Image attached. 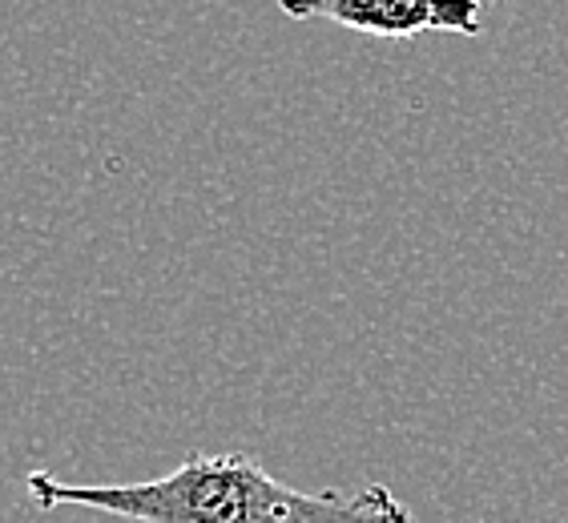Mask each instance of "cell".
I'll list each match as a JSON object with an SVG mask.
<instances>
[{
	"mask_svg": "<svg viewBox=\"0 0 568 523\" xmlns=\"http://www.w3.org/2000/svg\"><path fill=\"white\" fill-rule=\"evenodd\" d=\"M37 507H89L130 523H412L392 488L298 491L251 455H190L174 471L142 483H61L49 471L29 475Z\"/></svg>",
	"mask_w": 568,
	"mask_h": 523,
	"instance_id": "cell-1",
	"label": "cell"
},
{
	"mask_svg": "<svg viewBox=\"0 0 568 523\" xmlns=\"http://www.w3.org/2000/svg\"><path fill=\"white\" fill-rule=\"evenodd\" d=\"M291 21H331L351 33L407 41L419 33H484L476 0H278Z\"/></svg>",
	"mask_w": 568,
	"mask_h": 523,
	"instance_id": "cell-2",
	"label": "cell"
},
{
	"mask_svg": "<svg viewBox=\"0 0 568 523\" xmlns=\"http://www.w3.org/2000/svg\"><path fill=\"white\" fill-rule=\"evenodd\" d=\"M476 4H480V9H488V4H496V0H476Z\"/></svg>",
	"mask_w": 568,
	"mask_h": 523,
	"instance_id": "cell-3",
	"label": "cell"
}]
</instances>
